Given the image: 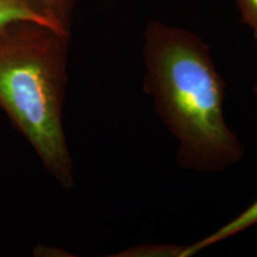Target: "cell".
I'll use <instances>...</instances> for the list:
<instances>
[{
  "label": "cell",
  "instance_id": "6da1fadb",
  "mask_svg": "<svg viewBox=\"0 0 257 257\" xmlns=\"http://www.w3.org/2000/svg\"><path fill=\"white\" fill-rule=\"evenodd\" d=\"M143 87L178 142L182 169L220 173L242 160L225 117L226 83L208 44L188 29L153 21L143 32Z\"/></svg>",
  "mask_w": 257,
  "mask_h": 257
},
{
  "label": "cell",
  "instance_id": "7a4b0ae2",
  "mask_svg": "<svg viewBox=\"0 0 257 257\" xmlns=\"http://www.w3.org/2000/svg\"><path fill=\"white\" fill-rule=\"evenodd\" d=\"M69 38L35 21L0 27V107L64 188L74 186L63 126Z\"/></svg>",
  "mask_w": 257,
  "mask_h": 257
},
{
  "label": "cell",
  "instance_id": "3957f363",
  "mask_svg": "<svg viewBox=\"0 0 257 257\" xmlns=\"http://www.w3.org/2000/svg\"><path fill=\"white\" fill-rule=\"evenodd\" d=\"M257 225V199L249 205L245 210L233 217L232 219L221 225L213 232L208 233L204 238L197 240V242L186 245L184 257H191L195 253L200 252L201 250L210 248L214 244L229 239L236 234L242 233L244 231L251 229Z\"/></svg>",
  "mask_w": 257,
  "mask_h": 257
},
{
  "label": "cell",
  "instance_id": "277c9868",
  "mask_svg": "<svg viewBox=\"0 0 257 257\" xmlns=\"http://www.w3.org/2000/svg\"><path fill=\"white\" fill-rule=\"evenodd\" d=\"M56 30L70 36L73 15L82 0H27Z\"/></svg>",
  "mask_w": 257,
  "mask_h": 257
},
{
  "label": "cell",
  "instance_id": "5b68a950",
  "mask_svg": "<svg viewBox=\"0 0 257 257\" xmlns=\"http://www.w3.org/2000/svg\"><path fill=\"white\" fill-rule=\"evenodd\" d=\"M16 21H35L54 28L29 5L27 0H0V27Z\"/></svg>",
  "mask_w": 257,
  "mask_h": 257
},
{
  "label": "cell",
  "instance_id": "8992f818",
  "mask_svg": "<svg viewBox=\"0 0 257 257\" xmlns=\"http://www.w3.org/2000/svg\"><path fill=\"white\" fill-rule=\"evenodd\" d=\"M186 245L178 244H138L124 251L115 253L118 257H184Z\"/></svg>",
  "mask_w": 257,
  "mask_h": 257
},
{
  "label": "cell",
  "instance_id": "52a82bcc",
  "mask_svg": "<svg viewBox=\"0 0 257 257\" xmlns=\"http://www.w3.org/2000/svg\"><path fill=\"white\" fill-rule=\"evenodd\" d=\"M240 21L251 31L257 49V0H236Z\"/></svg>",
  "mask_w": 257,
  "mask_h": 257
},
{
  "label": "cell",
  "instance_id": "ba28073f",
  "mask_svg": "<svg viewBox=\"0 0 257 257\" xmlns=\"http://www.w3.org/2000/svg\"><path fill=\"white\" fill-rule=\"evenodd\" d=\"M252 93H253V95H255V98H256V100H257V82H256V85L253 86Z\"/></svg>",
  "mask_w": 257,
  "mask_h": 257
}]
</instances>
